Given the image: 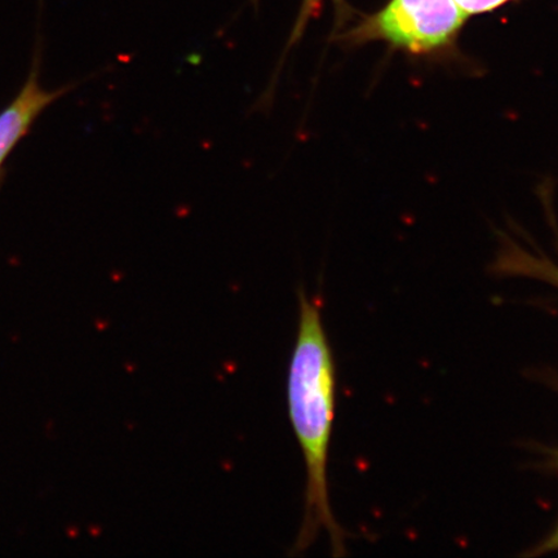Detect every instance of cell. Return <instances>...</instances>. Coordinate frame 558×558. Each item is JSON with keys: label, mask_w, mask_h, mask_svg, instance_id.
<instances>
[{"label": "cell", "mask_w": 558, "mask_h": 558, "mask_svg": "<svg viewBox=\"0 0 558 558\" xmlns=\"http://www.w3.org/2000/svg\"><path fill=\"white\" fill-rule=\"evenodd\" d=\"M466 19L456 0H390L338 39L349 47L384 41L411 54H435L453 45Z\"/></svg>", "instance_id": "7a4b0ae2"}, {"label": "cell", "mask_w": 558, "mask_h": 558, "mask_svg": "<svg viewBox=\"0 0 558 558\" xmlns=\"http://www.w3.org/2000/svg\"><path fill=\"white\" fill-rule=\"evenodd\" d=\"M558 553V525L546 538H544L538 544H535L534 547L526 550L525 556L534 557V556H544Z\"/></svg>", "instance_id": "52a82bcc"}, {"label": "cell", "mask_w": 558, "mask_h": 558, "mask_svg": "<svg viewBox=\"0 0 558 558\" xmlns=\"http://www.w3.org/2000/svg\"><path fill=\"white\" fill-rule=\"evenodd\" d=\"M38 64L35 62L29 78L12 102L0 111V166L29 132L33 123L68 88L48 90L40 86Z\"/></svg>", "instance_id": "3957f363"}, {"label": "cell", "mask_w": 558, "mask_h": 558, "mask_svg": "<svg viewBox=\"0 0 558 558\" xmlns=\"http://www.w3.org/2000/svg\"><path fill=\"white\" fill-rule=\"evenodd\" d=\"M324 3L325 0H303L302 5H300L299 15L295 21L294 29H292L288 45H286L282 58L278 62L277 69L275 70V74L274 76H271V80L268 83L267 89L264 90L259 101H257L256 104L257 109L264 111L270 110L271 105H274L275 101L278 78L279 74H281L286 56H288L291 48L299 44L300 39L303 38L306 26H308L310 21L312 19L317 17L319 15L320 10H323Z\"/></svg>", "instance_id": "5b68a950"}, {"label": "cell", "mask_w": 558, "mask_h": 558, "mask_svg": "<svg viewBox=\"0 0 558 558\" xmlns=\"http://www.w3.org/2000/svg\"><path fill=\"white\" fill-rule=\"evenodd\" d=\"M298 298L299 324L288 399L292 428L304 457L306 486L303 521L292 554H303L320 533H327L333 556H343L345 535L333 518L327 481L337 372L323 312L304 289H299Z\"/></svg>", "instance_id": "6da1fadb"}, {"label": "cell", "mask_w": 558, "mask_h": 558, "mask_svg": "<svg viewBox=\"0 0 558 558\" xmlns=\"http://www.w3.org/2000/svg\"><path fill=\"white\" fill-rule=\"evenodd\" d=\"M492 269L499 276L535 279L558 290V264L511 239L501 240Z\"/></svg>", "instance_id": "277c9868"}, {"label": "cell", "mask_w": 558, "mask_h": 558, "mask_svg": "<svg viewBox=\"0 0 558 558\" xmlns=\"http://www.w3.org/2000/svg\"><path fill=\"white\" fill-rule=\"evenodd\" d=\"M456 2L466 16H471L494 11L509 2V0H456Z\"/></svg>", "instance_id": "8992f818"}]
</instances>
